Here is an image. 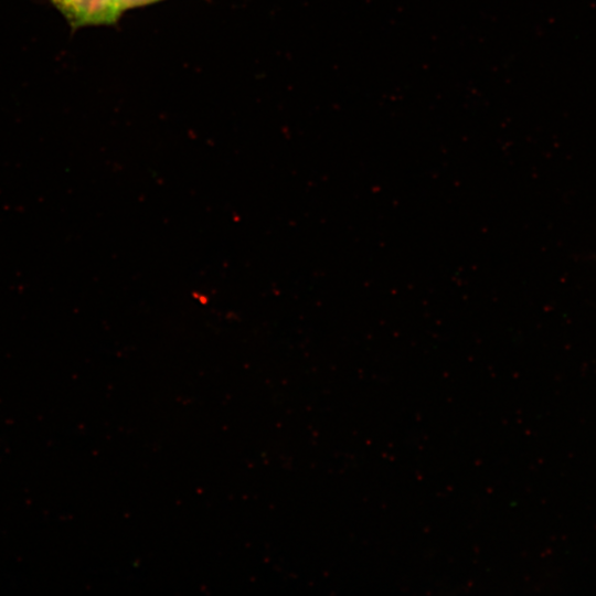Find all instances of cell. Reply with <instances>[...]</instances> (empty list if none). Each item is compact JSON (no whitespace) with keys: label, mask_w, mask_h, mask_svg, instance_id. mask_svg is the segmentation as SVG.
Wrapping results in <instances>:
<instances>
[{"label":"cell","mask_w":596,"mask_h":596,"mask_svg":"<svg viewBox=\"0 0 596 596\" xmlns=\"http://www.w3.org/2000/svg\"><path fill=\"white\" fill-rule=\"evenodd\" d=\"M73 29L108 25L123 13L119 0H51Z\"/></svg>","instance_id":"obj_1"},{"label":"cell","mask_w":596,"mask_h":596,"mask_svg":"<svg viewBox=\"0 0 596 596\" xmlns=\"http://www.w3.org/2000/svg\"><path fill=\"white\" fill-rule=\"evenodd\" d=\"M161 0H119L123 10L152 4Z\"/></svg>","instance_id":"obj_2"}]
</instances>
